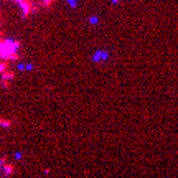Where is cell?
<instances>
[{"instance_id": "2", "label": "cell", "mask_w": 178, "mask_h": 178, "mask_svg": "<svg viewBox=\"0 0 178 178\" xmlns=\"http://www.w3.org/2000/svg\"><path fill=\"white\" fill-rule=\"evenodd\" d=\"M18 5H20V8H21V15H23V18L30 17V15L33 13V8H35L33 0H21Z\"/></svg>"}, {"instance_id": "3", "label": "cell", "mask_w": 178, "mask_h": 178, "mask_svg": "<svg viewBox=\"0 0 178 178\" xmlns=\"http://www.w3.org/2000/svg\"><path fill=\"white\" fill-rule=\"evenodd\" d=\"M0 78H2V79H8V81H13V79L17 78V73L10 71V69H5V71L0 74Z\"/></svg>"}, {"instance_id": "11", "label": "cell", "mask_w": 178, "mask_h": 178, "mask_svg": "<svg viewBox=\"0 0 178 178\" xmlns=\"http://www.w3.org/2000/svg\"><path fill=\"white\" fill-rule=\"evenodd\" d=\"M12 2H15V3H20V2H21V0H12Z\"/></svg>"}, {"instance_id": "8", "label": "cell", "mask_w": 178, "mask_h": 178, "mask_svg": "<svg viewBox=\"0 0 178 178\" xmlns=\"http://www.w3.org/2000/svg\"><path fill=\"white\" fill-rule=\"evenodd\" d=\"M10 83H12V81H8V79H2V78H0V86H2L3 89H10Z\"/></svg>"}, {"instance_id": "7", "label": "cell", "mask_w": 178, "mask_h": 178, "mask_svg": "<svg viewBox=\"0 0 178 178\" xmlns=\"http://www.w3.org/2000/svg\"><path fill=\"white\" fill-rule=\"evenodd\" d=\"M8 66H10V61L8 59H0V74L5 71V69H8Z\"/></svg>"}, {"instance_id": "9", "label": "cell", "mask_w": 178, "mask_h": 178, "mask_svg": "<svg viewBox=\"0 0 178 178\" xmlns=\"http://www.w3.org/2000/svg\"><path fill=\"white\" fill-rule=\"evenodd\" d=\"M13 46H15V48L18 50L20 46H21V41H20V40H13Z\"/></svg>"}, {"instance_id": "4", "label": "cell", "mask_w": 178, "mask_h": 178, "mask_svg": "<svg viewBox=\"0 0 178 178\" xmlns=\"http://www.w3.org/2000/svg\"><path fill=\"white\" fill-rule=\"evenodd\" d=\"M13 125V119H5V117H0V127L3 129H8Z\"/></svg>"}, {"instance_id": "10", "label": "cell", "mask_w": 178, "mask_h": 178, "mask_svg": "<svg viewBox=\"0 0 178 178\" xmlns=\"http://www.w3.org/2000/svg\"><path fill=\"white\" fill-rule=\"evenodd\" d=\"M112 3H119V2H120V0H111Z\"/></svg>"}, {"instance_id": "6", "label": "cell", "mask_w": 178, "mask_h": 178, "mask_svg": "<svg viewBox=\"0 0 178 178\" xmlns=\"http://www.w3.org/2000/svg\"><path fill=\"white\" fill-rule=\"evenodd\" d=\"M56 0H40V5H41V8H51L53 7V3H54Z\"/></svg>"}, {"instance_id": "1", "label": "cell", "mask_w": 178, "mask_h": 178, "mask_svg": "<svg viewBox=\"0 0 178 178\" xmlns=\"http://www.w3.org/2000/svg\"><path fill=\"white\" fill-rule=\"evenodd\" d=\"M0 59L8 61H18L20 53L13 46V40H0Z\"/></svg>"}, {"instance_id": "5", "label": "cell", "mask_w": 178, "mask_h": 178, "mask_svg": "<svg viewBox=\"0 0 178 178\" xmlns=\"http://www.w3.org/2000/svg\"><path fill=\"white\" fill-rule=\"evenodd\" d=\"M2 170H3V173H5V175H12L13 171H15V167H13V163H7V162H5Z\"/></svg>"}]
</instances>
